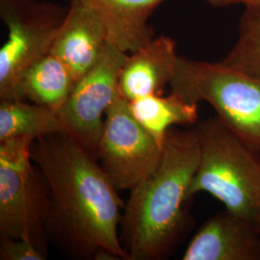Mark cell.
Returning a JSON list of instances; mask_svg holds the SVG:
<instances>
[{"instance_id": "4fadbf2b", "label": "cell", "mask_w": 260, "mask_h": 260, "mask_svg": "<svg viewBox=\"0 0 260 260\" xmlns=\"http://www.w3.org/2000/svg\"><path fill=\"white\" fill-rule=\"evenodd\" d=\"M75 76L58 57L49 53L22 75L10 100H22L60 112L74 90Z\"/></svg>"}, {"instance_id": "7c38bea8", "label": "cell", "mask_w": 260, "mask_h": 260, "mask_svg": "<svg viewBox=\"0 0 260 260\" xmlns=\"http://www.w3.org/2000/svg\"><path fill=\"white\" fill-rule=\"evenodd\" d=\"M103 19L109 42L130 53L154 38L151 16L166 0H79Z\"/></svg>"}, {"instance_id": "30bf717a", "label": "cell", "mask_w": 260, "mask_h": 260, "mask_svg": "<svg viewBox=\"0 0 260 260\" xmlns=\"http://www.w3.org/2000/svg\"><path fill=\"white\" fill-rule=\"evenodd\" d=\"M183 260H260V234L224 209L198 230Z\"/></svg>"}, {"instance_id": "8fae6325", "label": "cell", "mask_w": 260, "mask_h": 260, "mask_svg": "<svg viewBox=\"0 0 260 260\" xmlns=\"http://www.w3.org/2000/svg\"><path fill=\"white\" fill-rule=\"evenodd\" d=\"M177 42L161 35L130 52L122 66L119 92L131 102L151 94H163L175 74Z\"/></svg>"}, {"instance_id": "5bb4252c", "label": "cell", "mask_w": 260, "mask_h": 260, "mask_svg": "<svg viewBox=\"0 0 260 260\" xmlns=\"http://www.w3.org/2000/svg\"><path fill=\"white\" fill-rule=\"evenodd\" d=\"M136 121L163 147L168 131L176 126H192L199 120V104L171 92L167 96L151 94L128 102Z\"/></svg>"}, {"instance_id": "5b68a950", "label": "cell", "mask_w": 260, "mask_h": 260, "mask_svg": "<svg viewBox=\"0 0 260 260\" xmlns=\"http://www.w3.org/2000/svg\"><path fill=\"white\" fill-rule=\"evenodd\" d=\"M33 141L0 142V235L27 239L47 251L48 192L31 157Z\"/></svg>"}, {"instance_id": "9c48e42d", "label": "cell", "mask_w": 260, "mask_h": 260, "mask_svg": "<svg viewBox=\"0 0 260 260\" xmlns=\"http://www.w3.org/2000/svg\"><path fill=\"white\" fill-rule=\"evenodd\" d=\"M109 43L101 17L79 0H71L50 53L70 69L77 81L93 67Z\"/></svg>"}, {"instance_id": "e0dca14e", "label": "cell", "mask_w": 260, "mask_h": 260, "mask_svg": "<svg viewBox=\"0 0 260 260\" xmlns=\"http://www.w3.org/2000/svg\"><path fill=\"white\" fill-rule=\"evenodd\" d=\"M47 251L27 239L0 235V260H45Z\"/></svg>"}, {"instance_id": "7a4b0ae2", "label": "cell", "mask_w": 260, "mask_h": 260, "mask_svg": "<svg viewBox=\"0 0 260 260\" xmlns=\"http://www.w3.org/2000/svg\"><path fill=\"white\" fill-rule=\"evenodd\" d=\"M195 128L168 131L156 169L130 190L120 223L128 260H161L175 249L188 222L185 205L200 163Z\"/></svg>"}, {"instance_id": "2e32d148", "label": "cell", "mask_w": 260, "mask_h": 260, "mask_svg": "<svg viewBox=\"0 0 260 260\" xmlns=\"http://www.w3.org/2000/svg\"><path fill=\"white\" fill-rule=\"evenodd\" d=\"M222 62L260 75V6L246 7L239 21L237 40Z\"/></svg>"}, {"instance_id": "9a60e30c", "label": "cell", "mask_w": 260, "mask_h": 260, "mask_svg": "<svg viewBox=\"0 0 260 260\" xmlns=\"http://www.w3.org/2000/svg\"><path fill=\"white\" fill-rule=\"evenodd\" d=\"M69 133L59 113L22 100H1L0 142L16 138L35 141L53 134Z\"/></svg>"}, {"instance_id": "ba28073f", "label": "cell", "mask_w": 260, "mask_h": 260, "mask_svg": "<svg viewBox=\"0 0 260 260\" xmlns=\"http://www.w3.org/2000/svg\"><path fill=\"white\" fill-rule=\"evenodd\" d=\"M127 54L109 42L98 62L76 81L59 112L69 134L93 157L102 137L106 110L120 94V75Z\"/></svg>"}, {"instance_id": "277c9868", "label": "cell", "mask_w": 260, "mask_h": 260, "mask_svg": "<svg viewBox=\"0 0 260 260\" xmlns=\"http://www.w3.org/2000/svg\"><path fill=\"white\" fill-rule=\"evenodd\" d=\"M170 87L189 103L210 104L226 127L260 153V75L178 55Z\"/></svg>"}, {"instance_id": "3957f363", "label": "cell", "mask_w": 260, "mask_h": 260, "mask_svg": "<svg viewBox=\"0 0 260 260\" xmlns=\"http://www.w3.org/2000/svg\"><path fill=\"white\" fill-rule=\"evenodd\" d=\"M200 163L189 189L190 199L205 192L260 234V153L217 116L194 127Z\"/></svg>"}, {"instance_id": "52a82bcc", "label": "cell", "mask_w": 260, "mask_h": 260, "mask_svg": "<svg viewBox=\"0 0 260 260\" xmlns=\"http://www.w3.org/2000/svg\"><path fill=\"white\" fill-rule=\"evenodd\" d=\"M163 147L130 111L121 94L108 107L95 157L118 190H132L157 167Z\"/></svg>"}, {"instance_id": "6da1fadb", "label": "cell", "mask_w": 260, "mask_h": 260, "mask_svg": "<svg viewBox=\"0 0 260 260\" xmlns=\"http://www.w3.org/2000/svg\"><path fill=\"white\" fill-rule=\"evenodd\" d=\"M31 157L48 192V240L75 259L128 260L120 239L125 204L96 158L69 133L33 141Z\"/></svg>"}, {"instance_id": "8992f818", "label": "cell", "mask_w": 260, "mask_h": 260, "mask_svg": "<svg viewBox=\"0 0 260 260\" xmlns=\"http://www.w3.org/2000/svg\"><path fill=\"white\" fill-rule=\"evenodd\" d=\"M68 7L40 0H0L8 37L0 49V100H10L31 66L50 53Z\"/></svg>"}, {"instance_id": "ac0fdd59", "label": "cell", "mask_w": 260, "mask_h": 260, "mask_svg": "<svg viewBox=\"0 0 260 260\" xmlns=\"http://www.w3.org/2000/svg\"><path fill=\"white\" fill-rule=\"evenodd\" d=\"M214 8H225L233 5H244L246 7L260 6V0H206Z\"/></svg>"}]
</instances>
